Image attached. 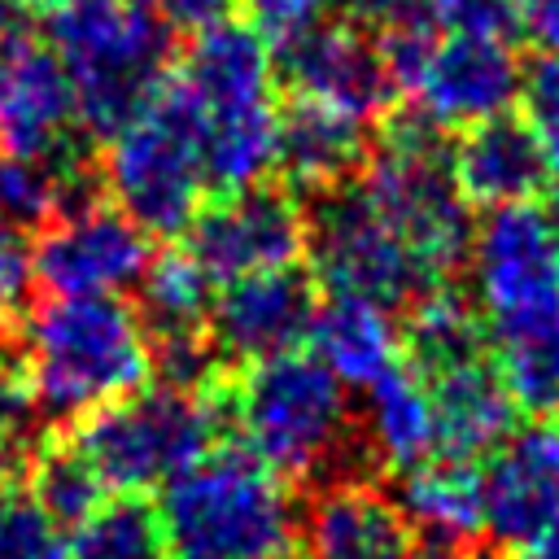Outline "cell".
<instances>
[{
	"mask_svg": "<svg viewBox=\"0 0 559 559\" xmlns=\"http://www.w3.org/2000/svg\"><path fill=\"white\" fill-rule=\"evenodd\" d=\"M201 144L205 183L240 192L266 183L275 166V48L249 22H218L197 31L175 74Z\"/></svg>",
	"mask_w": 559,
	"mask_h": 559,
	"instance_id": "1",
	"label": "cell"
},
{
	"mask_svg": "<svg viewBox=\"0 0 559 559\" xmlns=\"http://www.w3.org/2000/svg\"><path fill=\"white\" fill-rule=\"evenodd\" d=\"M148 380V332L118 297H48L22 328V384L35 415L83 419Z\"/></svg>",
	"mask_w": 559,
	"mask_h": 559,
	"instance_id": "2",
	"label": "cell"
},
{
	"mask_svg": "<svg viewBox=\"0 0 559 559\" xmlns=\"http://www.w3.org/2000/svg\"><path fill=\"white\" fill-rule=\"evenodd\" d=\"M166 559H288L301 515L275 476L245 445H214L162 485Z\"/></svg>",
	"mask_w": 559,
	"mask_h": 559,
	"instance_id": "3",
	"label": "cell"
},
{
	"mask_svg": "<svg viewBox=\"0 0 559 559\" xmlns=\"http://www.w3.org/2000/svg\"><path fill=\"white\" fill-rule=\"evenodd\" d=\"M44 44L70 79L79 127L96 140L166 83L170 26L144 0H61L48 9Z\"/></svg>",
	"mask_w": 559,
	"mask_h": 559,
	"instance_id": "4",
	"label": "cell"
},
{
	"mask_svg": "<svg viewBox=\"0 0 559 559\" xmlns=\"http://www.w3.org/2000/svg\"><path fill=\"white\" fill-rule=\"evenodd\" d=\"M227 419L245 450L284 480L332 476L358 450L349 389L301 349L249 362L231 389Z\"/></svg>",
	"mask_w": 559,
	"mask_h": 559,
	"instance_id": "5",
	"label": "cell"
},
{
	"mask_svg": "<svg viewBox=\"0 0 559 559\" xmlns=\"http://www.w3.org/2000/svg\"><path fill=\"white\" fill-rule=\"evenodd\" d=\"M354 183L406 240L428 284H445L467 262L476 231L472 205L441 153V127H432L415 105L389 114L380 148L367 157Z\"/></svg>",
	"mask_w": 559,
	"mask_h": 559,
	"instance_id": "6",
	"label": "cell"
},
{
	"mask_svg": "<svg viewBox=\"0 0 559 559\" xmlns=\"http://www.w3.org/2000/svg\"><path fill=\"white\" fill-rule=\"evenodd\" d=\"M100 188L144 236H179L210 192L197 122L175 79H166L100 153Z\"/></svg>",
	"mask_w": 559,
	"mask_h": 559,
	"instance_id": "7",
	"label": "cell"
},
{
	"mask_svg": "<svg viewBox=\"0 0 559 559\" xmlns=\"http://www.w3.org/2000/svg\"><path fill=\"white\" fill-rule=\"evenodd\" d=\"M223 419H227L223 389L179 393L153 384L83 415L70 441L83 450V459L92 463L105 489L144 493L153 485H166L205 450H214Z\"/></svg>",
	"mask_w": 559,
	"mask_h": 559,
	"instance_id": "8",
	"label": "cell"
},
{
	"mask_svg": "<svg viewBox=\"0 0 559 559\" xmlns=\"http://www.w3.org/2000/svg\"><path fill=\"white\" fill-rule=\"evenodd\" d=\"M306 258L310 280L328 297H354L397 310L432 288L406 240L380 218L358 183H341L314 197L306 214Z\"/></svg>",
	"mask_w": 559,
	"mask_h": 559,
	"instance_id": "9",
	"label": "cell"
},
{
	"mask_svg": "<svg viewBox=\"0 0 559 559\" xmlns=\"http://www.w3.org/2000/svg\"><path fill=\"white\" fill-rule=\"evenodd\" d=\"M467 266L489 336L559 306V236L537 205L489 210L472 231Z\"/></svg>",
	"mask_w": 559,
	"mask_h": 559,
	"instance_id": "10",
	"label": "cell"
},
{
	"mask_svg": "<svg viewBox=\"0 0 559 559\" xmlns=\"http://www.w3.org/2000/svg\"><path fill=\"white\" fill-rule=\"evenodd\" d=\"M183 253L214 280H240L258 271L297 266L306 253V210L288 188H240L218 192L183 227Z\"/></svg>",
	"mask_w": 559,
	"mask_h": 559,
	"instance_id": "11",
	"label": "cell"
},
{
	"mask_svg": "<svg viewBox=\"0 0 559 559\" xmlns=\"http://www.w3.org/2000/svg\"><path fill=\"white\" fill-rule=\"evenodd\" d=\"M153 249L118 205H79L57 214L35 249V284L48 297H118L140 284Z\"/></svg>",
	"mask_w": 559,
	"mask_h": 559,
	"instance_id": "12",
	"label": "cell"
},
{
	"mask_svg": "<svg viewBox=\"0 0 559 559\" xmlns=\"http://www.w3.org/2000/svg\"><path fill=\"white\" fill-rule=\"evenodd\" d=\"M271 48L275 70L297 92V100L328 105L362 127L380 118L393 100V79L384 70L380 44L358 22L319 17Z\"/></svg>",
	"mask_w": 559,
	"mask_h": 559,
	"instance_id": "13",
	"label": "cell"
},
{
	"mask_svg": "<svg viewBox=\"0 0 559 559\" xmlns=\"http://www.w3.org/2000/svg\"><path fill=\"white\" fill-rule=\"evenodd\" d=\"M74 92L48 44L31 31L0 39V144L48 166L74 162Z\"/></svg>",
	"mask_w": 559,
	"mask_h": 559,
	"instance_id": "14",
	"label": "cell"
},
{
	"mask_svg": "<svg viewBox=\"0 0 559 559\" xmlns=\"http://www.w3.org/2000/svg\"><path fill=\"white\" fill-rule=\"evenodd\" d=\"M524 66L511 39L441 35L411 87L415 109L441 131H467L511 114L520 100Z\"/></svg>",
	"mask_w": 559,
	"mask_h": 559,
	"instance_id": "15",
	"label": "cell"
},
{
	"mask_svg": "<svg viewBox=\"0 0 559 559\" xmlns=\"http://www.w3.org/2000/svg\"><path fill=\"white\" fill-rule=\"evenodd\" d=\"M314 319V280L297 266L258 271L227 280L205 319V336L214 341L223 362H262L275 354H288L306 341Z\"/></svg>",
	"mask_w": 559,
	"mask_h": 559,
	"instance_id": "16",
	"label": "cell"
},
{
	"mask_svg": "<svg viewBox=\"0 0 559 559\" xmlns=\"http://www.w3.org/2000/svg\"><path fill=\"white\" fill-rule=\"evenodd\" d=\"M485 537L502 550L537 537L559 520V424L515 428L480 467Z\"/></svg>",
	"mask_w": 559,
	"mask_h": 559,
	"instance_id": "17",
	"label": "cell"
},
{
	"mask_svg": "<svg viewBox=\"0 0 559 559\" xmlns=\"http://www.w3.org/2000/svg\"><path fill=\"white\" fill-rule=\"evenodd\" d=\"M306 559H411L415 524L362 476L328 480L301 515Z\"/></svg>",
	"mask_w": 559,
	"mask_h": 559,
	"instance_id": "18",
	"label": "cell"
},
{
	"mask_svg": "<svg viewBox=\"0 0 559 559\" xmlns=\"http://www.w3.org/2000/svg\"><path fill=\"white\" fill-rule=\"evenodd\" d=\"M550 157L524 118L502 114L480 127H467L450 153V175L467 205L502 210L528 205L550 183Z\"/></svg>",
	"mask_w": 559,
	"mask_h": 559,
	"instance_id": "19",
	"label": "cell"
},
{
	"mask_svg": "<svg viewBox=\"0 0 559 559\" xmlns=\"http://www.w3.org/2000/svg\"><path fill=\"white\" fill-rule=\"evenodd\" d=\"M367 157V127L328 105L293 96V105L275 122V170L284 175V188L293 197H323L341 183H354Z\"/></svg>",
	"mask_w": 559,
	"mask_h": 559,
	"instance_id": "20",
	"label": "cell"
},
{
	"mask_svg": "<svg viewBox=\"0 0 559 559\" xmlns=\"http://www.w3.org/2000/svg\"><path fill=\"white\" fill-rule=\"evenodd\" d=\"M424 380H428L432 415H437V454L476 463L515 432L520 406L485 354L459 367H445L437 376H424Z\"/></svg>",
	"mask_w": 559,
	"mask_h": 559,
	"instance_id": "21",
	"label": "cell"
},
{
	"mask_svg": "<svg viewBox=\"0 0 559 559\" xmlns=\"http://www.w3.org/2000/svg\"><path fill=\"white\" fill-rule=\"evenodd\" d=\"M362 406V454L389 472H411L437 454V415L428 380L406 362H393L380 380H371Z\"/></svg>",
	"mask_w": 559,
	"mask_h": 559,
	"instance_id": "22",
	"label": "cell"
},
{
	"mask_svg": "<svg viewBox=\"0 0 559 559\" xmlns=\"http://www.w3.org/2000/svg\"><path fill=\"white\" fill-rule=\"evenodd\" d=\"M306 341L345 389H367L402 362V328H393V310L354 297H328L314 306Z\"/></svg>",
	"mask_w": 559,
	"mask_h": 559,
	"instance_id": "23",
	"label": "cell"
},
{
	"mask_svg": "<svg viewBox=\"0 0 559 559\" xmlns=\"http://www.w3.org/2000/svg\"><path fill=\"white\" fill-rule=\"evenodd\" d=\"M397 507L415 524V533H441L454 542H472L485 533V485L480 467L467 459L432 454L428 463L402 476Z\"/></svg>",
	"mask_w": 559,
	"mask_h": 559,
	"instance_id": "24",
	"label": "cell"
},
{
	"mask_svg": "<svg viewBox=\"0 0 559 559\" xmlns=\"http://www.w3.org/2000/svg\"><path fill=\"white\" fill-rule=\"evenodd\" d=\"M402 354L419 376H437L445 367L480 358L485 354V319L467 297H459L445 284H432L406 306Z\"/></svg>",
	"mask_w": 559,
	"mask_h": 559,
	"instance_id": "25",
	"label": "cell"
},
{
	"mask_svg": "<svg viewBox=\"0 0 559 559\" xmlns=\"http://www.w3.org/2000/svg\"><path fill=\"white\" fill-rule=\"evenodd\" d=\"M493 367L528 415H559V306L493 332Z\"/></svg>",
	"mask_w": 559,
	"mask_h": 559,
	"instance_id": "26",
	"label": "cell"
},
{
	"mask_svg": "<svg viewBox=\"0 0 559 559\" xmlns=\"http://www.w3.org/2000/svg\"><path fill=\"white\" fill-rule=\"evenodd\" d=\"M140 323L153 336H179V332H205L210 301H214V280L183 253H162L148 258L140 275Z\"/></svg>",
	"mask_w": 559,
	"mask_h": 559,
	"instance_id": "27",
	"label": "cell"
},
{
	"mask_svg": "<svg viewBox=\"0 0 559 559\" xmlns=\"http://www.w3.org/2000/svg\"><path fill=\"white\" fill-rule=\"evenodd\" d=\"M70 559H166L157 502L144 493L100 498V507L74 524Z\"/></svg>",
	"mask_w": 559,
	"mask_h": 559,
	"instance_id": "28",
	"label": "cell"
},
{
	"mask_svg": "<svg viewBox=\"0 0 559 559\" xmlns=\"http://www.w3.org/2000/svg\"><path fill=\"white\" fill-rule=\"evenodd\" d=\"M26 498L52 520V524H79L83 515H92L105 498L100 476L92 472V463L83 459V450L66 437V441H44L31 463H26Z\"/></svg>",
	"mask_w": 559,
	"mask_h": 559,
	"instance_id": "29",
	"label": "cell"
},
{
	"mask_svg": "<svg viewBox=\"0 0 559 559\" xmlns=\"http://www.w3.org/2000/svg\"><path fill=\"white\" fill-rule=\"evenodd\" d=\"M61 166L13 153L0 157V231L31 236L61 214Z\"/></svg>",
	"mask_w": 559,
	"mask_h": 559,
	"instance_id": "30",
	"label": "cell"
},
{
	"mask_svg": "<svg viewBox=\"0 0 559 559\" xmlns=\"http://www.w3.org/2000/svg\"><path fill=\"white\" fill-rule=\"evenodd\" d=\"M0 559H70L61 524H52L26 493L0 502Z\"/></svg>",
	"mask_w": 559,
	"mask_h": 559,
	"instance_id": "31",
	"label": "cell"
},
{
	"mask_svg": "<svg viewBox=\"0 0 559 559\" xmlns=\"http://www.w3.org/2000/svg\"><path fill=\"white\" fill-rule=\"evenodd\" d=\"M520 109L528 131L542 140L546 157L559 166V52H542L533 66H524Z\"/></svg>",
	"mask_w": 559,
	"mask_h": 559,
	"instance_id": "32",
	"label": "cell"
},
{
	"mask_svg": "<svg viewBox=\"0 0 559 559\" xmlns=\"http://www.w3.org/2000/svg\"><path fill=\"white\" fill-rule=\"evenodd\" d=\"M432 22L445 35L511 39L520 31L515 0H432Z\"/></svg>",
	"mask_w": 559,
	"mask_h": 559,
	"instance_id": "33",
	"label": "cell"
},
{
	"mask_svg": "<svg viewBox=\"0 0 559 559\" xmlns=\"http://www.w3.org/2000/svg\"><path fill=\"white\" fill-rule=\"evenodd\" d=\"M349 22H358L367 35L376 31L380 39L406 35V31H437L432 22V0H349Z\"/></svg>",
	"mask_w": 559,
	"mask_h": 559,
	"instance_id": "34",
	"label": "cell"
},
{
	"mask_svg": "<svg viewBox=\"0 0 559 559\" xmlns=\"http://www.w3.org/2000/svg\"><path fill=\"white\" fill-rule=\"evenodd\" d=\"M31 419H35V406L26 397V384L22 376L13 371H0V480L9 472V463L17 459L26 432H31Z\"/></svg>",
	"mask_w": 559,
	"mask_h": 559,
	"instance_id": "35",
	"label": "cell"
},
{
	"mask_svg": "<svg viewBox=\"0 0 559 559\" xmlns=\"http://www.w3.org/2000/svg\"><path fill=\"white\" fill-rule=\"evenodd\" d=\"M245 4H249V13H253V26H258L271 44H280V39L297 35L301 26L328 17V9H332L336 0H245Z\"/></svg>",
	"mask_w": 559,
	"mask_h": 559,
	"instance_id": "36",
	"label": "cell"
},
{
	"mask_svg": "<svg viewBox=\"0 0 559 559\" xmlns=\"http://www.w3.org/2000/svg\"><path fill=\"white\" fill-rule=\"evenodd\" d=\"M170 31H210L236 13L240 0H144Z\"/></svg>",
	"mask_w": 559,
	"mask_h": 559,
	"instance_id": "37",
	"label": "cell"
},
{
	"mask_svg": "<svg viewBox=\"0 0 559 559\" xmlns=\"http://www.w3.org/2000/svg\"><path fill=\"white\" fill-rule=\"evenodd\" d=\"M35 284V262H31V236L0 231V301L17 306L26 288Z\"/></svg>",
	"mask_w": 559,
	"mask_h": 559,
	"instance_id": "38",
	"label": "cell"
},
{
	"mask_svg": "<svg viewBox=\"0 0 559 559\" xmlns=\"http://www.w3.org/2000/svg\"><path fill=\"white\" fill-rule=\"evenodd\" d=\"M515 13H520V31L542 52H559V0H515Z\"/></svg>",
	"mask_w": 559,
	"mask_h": 559,
	"instance_id": "39",
	"label": "cell"
},
{
	"mask_svg": "<svg viewBox=\"0 0 559 559\" xmlns=\"http://www.w3.org/2000/svg\"><path fill=\"white\" fill-rule=\"evenodd\" d=\"M411 559H472V542H454L441 533H415Z\"/></svg>",
	"mask_w": 559,
	"mask_h": 559,
	"instance_id": "40",
	"label": "cell"
},
{
	"mask_svg": "<svg viewBox=\"0 0 559 559\" xmlns=\"http://www.w3.org/2000/svg\"><path fill=\"white\" fill-rule=\"evenodd\" d=\"M507 559H559V520H555L550 528H542L537 537H528V542L511 546V550H507Z\"/></svg>",
	"mask_w": 559,
	"mask_h": 559,
	"instance_id": "41",
	"label": "cell"
},
{
	"mask_svg": "<svg viewBox=\"0 0 559 559\" xmlns=\"http://www.w3.org/2000/svg\"><path fill=\"white\" fill-rule=\"evenodd\" d=\"M31 31V9L22 0H0V39L26 35Z\"/></svg>",
	"mask_w": 559,
	"mask_h": 559,
	"instance_id": "42",
	"label": "cell"
},
{
	"mask_svg": "<svg viewBox=\"0 0 559 559\" xmlns=\"http://www.w3.org/2000/svg\"><path fill=\"white\" fill-rule=\"evenodd\" d=\"M546 218H550V227H555V236H559V175L546 183Z\"/></svg>",
	"mask_w": 559,
	"mask_h": 559,
	"instance_id": "43",
	"label": "cell"
},
{
	"mask_svg": "<svg viewBox=\"0 0 559 559\" xmlns=\"http://www.w3.org/2000/svg\"><path fill=\"white\" fill-rule=\"evenodd\" d=\"M9 341H13V319H9V306L0 301V358H4V349H9Z\"/></svg>",
	"mask_w": 559,
	"mask_h": 559,
	"instance_id": "44",
	"label": "cell"
},
{
	"mask_svg": "<svg viewBox=\"0 0 559 559\" xmlns=\"http://www.w3.org/2000/svg\"><path fill=\"white\" fill-rule=\"evenodd\" d=\"M26 9H52V4H61V0H22Z\"/></svg>",
	"mask_w": 559,
	"mask_h": 559,
	"instance_id": "45",
	"label": "cell"
}]
</instances>
